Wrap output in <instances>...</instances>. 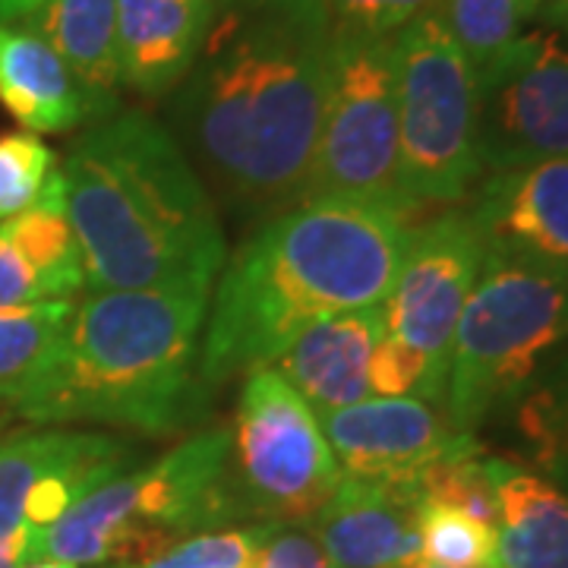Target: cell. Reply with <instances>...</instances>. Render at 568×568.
Masks as SVG:
<instances>
[{"mask_svg":"<svg viewBox=\"0 0 568 568\" xmlns=\"http://www.w3.org/2000/svg\"><path fill=\"white\" fill-rule=\"evenodd\" d=\"M335 29L323 0H231L171 104L186 159L227 203H301L320 140Z\"/></svg>","mask_w":568,"mask_h":568,"instance_id":"1","label":"cell"},{"mask_svg":"<svg viewBox=\"0 0 568 568\" xmlns=\"http://www.w3.org/2000/svg\"><path fill=\"white\" fill-rule=\"evenodd\" d=\"M407 234L402 215L338 200H301L272 215L224 265L205 310L200 379L268 366L325 316L383 304Z\"/></svg>","mask_w":568,"mask_h":568,"instance_id":"2","label":"cell"},{"mask_svg":"<svg viewBox=\"0 0 568 568\" xmlns=\"http://www.w3.org/2000/svg\"><path fill=\"white\" fill-rule=\"evenodd\" d=\"M85 287L212 291L227 244L215 203L171 130L142 111L92 123L61 164Z\"/></svg>","mask_w":568,"mask_h":568,"instance_id":"3","label":"cell"},{"mask_svg":"<svg viewBox=\"0 0 568 568\" xmlns=\"http://www.w3.org/2000/svg\"><path fill=\"white\" fill-rule=\"evenodd\" d=\"M209 291H99L67 325L61 361L17 414L29 424H121L149 436L181 429L196 405Z\"/></svg>","mask_w":568,"mask_h":568,"instance_id":"4","label":"cell"},{"mask_svg":"<svg viewBox=\"0 0 568 568\" xmlns=\"http://www.w3.org/2000/svg\"><path fill=\"white\" fill-rule=\"evenodd\" d=\"M231 429H209L159 462L133 467L85 493L61 518L36 534L32 559H63L73 566L145 562L237 518L227 484Z\"/></svg>","mask_w":568,"mask_h":568,"instance_id":"5","label":"cell"},{"mask_svg":"<svg viewBox=\"0 0 568 568\" xmlns=\"http://www.w3.org/2000/svg\"><path fill=\"white\" fill-rule=\"evenodd\" d=\"M566 342L568 272L487 250L452 342L448 424L474 433L489 414L515 405Z\"/></svg>","mask_w":568,"mask_h":568,"instance_id":"6","label":"cell"},{"mask_svg":"<svg viewBox=\"0 0 568 568\" xmlns=\"http://www.w3.org/2000/svg\"><path fill=\"white\" fill-rule=\"evenodd\" d=\"M484 256L487 244L467 212L410 227L402 268L383 301L386 328L369 361L373 395L446 402L455 328Z\"/></svg>","mask_w":568,"mask_h":568,"instance_id":"7","label":"cell"},{"mask_svg":"<svg viewBox=\"0 0 568 568\" xmlns=\"http://www.w3.org/2000/svg\"><path fill=\"white\" fill-rule=\"evenodd\" d=\"M301 200L373 205L405 219L395 36L335 32L320 140Z\"/></svg>","mask_w":568,"mask_h":568,"instance_id":"8","label":"cell"},{"mask_svg":"<svg viewBox=\"0 0 568 568\" xmlns=\"http://www.w3.org/2000/svg\"><path fill=\"white\" fill-rule=\"evenodd\" d=\"M398 145L407 203H458L477 181V73L429 10L395 32Z\"/></svg>","mask_w":568,"mask_h":568,"instance_id":"9","label":"cell"},{"mask_svg":"<svg viewBox=\"0 0 568 568\" xmlns=\"http://www.w3.org/2000/svg\"><path fill=\"white\" fill-rule=\"evenodd\" d=\"M246 373L227 458L237 515L313 525L345 474L313 407L272 366Z\"/></svg>","mask_w":568,"mask_h":568,"instance_id":"10","label":"cell"},{"mask_svg":"<svg viewBox=\"0 0 568 568\" xmlns=\"http://www.w3.org/2000/svg\"><path fill=\"white\" fill-rule=\"evenodd\" d=\"M480 168L511 171L568 155V36L534 29L477 70Z\"/></svg>","mask_w":568,"mask_h":568,"instance_id":"11","label":"cell"},{"mask_svg":"<svg viewBox=\"0 0 568 568\" xmlns=\"http://www.w3.org/2000/svg\"><path fill=\"white\" fill-rule=\"evenodd\" d=\"M123 467L126 448L102 433L39 429L0 443V549L29 562L36 534Z\"/></svg>","mask_w":568,"mask_h":568,"instance_id":"12","label":"cell"},{"mask_svg":"<svg viewBox=\"0 0 568 568\" xmlns=\"http://www.w3.org/2000/svg\"><path fill=\"white\" fill-rule=\"evenodd\" d=\"M320 426L335 462L354 480L417 484L426 467L474 443V433H458L429 402L383 398L320 414Z\"/></svg>","mask_w":568,"mask_h":568,"instance_id":"13","label":"cell"},{"mask_svg":"<svg viewBox=\"0 0 568 568\" xmlns=\"http://www.w3.org/2000/svg\"><path fill=\"white\" fill-rule=\"evenodd\" d=\"M467 215L489 253L568 272V155L489 174Z\"/></svg>","mask_w":568,"mask_h":568,"instance_id":"14","label":"cell"},{"mask_svg":"<svg viewBox=\"0 0 568 568\" xmlns=\"http://www.w3.org/2000/svg\"><path fill=\"white\" fill-rule=\"evenodd\" d=\"M417 484L342 477L313 518L332 568H407L424 559Z\"/></svg>","mask_w":568,"mask_h":568,"instance_id":"15","label":"cell"},{"mask_svg":"<svg viewBox=\"0 0 568 568\" xmlns=\"http://www.w3.org/2000/svg\"><path fill=\"white\" fill-rule=\"evenodd\" d=\"M383 328V304L345 310L304 328L268 366L313 407L316 417L342 410L373 395L369 361Z\"/></svg>","mask_w":568,"mask_h":568,"instance_id":"16","label":"cell"},{"mask_svg":"<svg viewBox=\"0 0 568 568\" xmlns=\"http://www.w3.org/2000/svg\"><path fill=\"white\" fill-rule=\"evenodd\" d=\"M82 287L80 244L63 212L58 168L39 203L0 222V310L70 301Z\"/></svg>","mask_w":568,"mask_h":568,"instance_id":"17","label":"cell"},{"mask_svg":"<svg viewBox=\"0 0 568 568\" xmlns=\"http://www.w3.org/2000/svg\"><path fill=\"white\" fill-rule=\"evenodd\" d=\"M212 17L209 0H118L121 85L145 99L178 89L200 58Z\"/></svg>","mask_w":568,"mask_h":568,"instance_id":"18","label":"cell"},{"mask_svg":"<svg viewBox=\"0 0 568 568\" xmlns=\"http://www.w3.org/2000/svg\"><path fill=\"white\" fill-rule=\"evenodd\" d=\"M487 467L499 503L489 568H568V493L508 458Z\"/></svg>","mask_w":568,"mask_h":568,"instance_id":"19","label":"cell"},{"mask_svg":"<svg viewBox=\"0 0 568 568\" xmlns=\"http://www.w3.org/2000/svg\"><path fill=\"white\" fill-rule=\"evenodd\" d=\"M0 104L26 133H67L95 121L58 51L22 22H0Z\"/></svg>","mask_w":568,"mask_h":568,"instance_id":"20","label":"cell"},{"mask_svg":"<svg viewBox=\"0 0 568 568\" xmlns=\"http://www.w3.org/2000/svg\"><path fill=\"white\" fill-rule=\"evenodd\" d=\"M17 22L58 51L85 92L95 123L118 111V0H44Z\"/></svg>","mask_w":568,"mask_h":568,"instance_id":"21","label":"cell"},{"mask_svg":"<svg viewBox=\"0 0 568 568\" xmlns=\"http://www.w3.org/2000/svg\"><path fill=\"white\" fill-rule=\"evenodd\" d=\"M73 301L0 310V402L20 407L61 361Z\"/></svg>","mask_w":568,"mask_h":568,"instance_id":"22","label":"cell"},{"mask_svg":"<svg viewBox=\"0 0 568 568\" xmlns=\"http://www.w3.org/2000/svg\"><path fill=\"white\" fill-rule=\"evenodd\" d=\"M511 407L521 448L547 480L568 493V351L544 364Z\"/></svg>","mask_w":568,"mask_h":568,"instance_id":"23","label":"cell"},{"mask_svg":"<svg viewBox=\"0 0 568 568\" xmlns=\"http://www.w3.org/2000/svg\"><path fill=\"white\" fill-rule=\"evenodd\" d=\"M544 3L547 0H436L433 13L477 70L496 51L525 36V26L540 17Z\"/></svg>","mask_w":568,"mask_h":568,"instance_id":"24","label":"cell"},{"mask_svg":"<svg viewBox=\"0 0 568 568\" xmlns=\"http://www.w3.org/2000/svg\"><path fill=\"white\" fill-rule=\"evenodd\" d=\"M420 540H424L426 562L448 568H489L493 547H496V528H489L462 508L424 499Z\"/></svg>","mask_w":568,"mask_h":568,"instance_id":"25","label":"cell"},{"mask_svg":"<svg viewBox=\"0 0 568 568\" xmlns=\"http://www.w3.org/2000/svg\"><path fill=\"white\" fill-rule=\"evenodd\" d=\"M54 174H58V155L36 133H3L0 136V222L39 203Z\"/></svg>","mask_w":568,"mask_h":568,"instance_id":"26","label":"cell"},{"mask_svg":"<svg viewBox=\"0 0 568 568\" xmlns=\"http://www.w3.org/2000/svg\"><path fill=\"white\" fill-rule=\"evenodd\" d=\"M118 568H253V528L190 534L162 556Z\"/></svg>","mask_w":568,"mask_h":568,"instance_id":"27","label":"cell"},{"mask_svg":"<svg viewBox=\"0 0 568 568\" xmlns=\"http://www.w3.org/2000/svg\"><path fill=\"white\" fill-rule=\"evenodd\" d=\"M253 568H332V562L313 525L260 521L253 528Z\"/></svg>","mask_w":568,"mask_h":568,"instance_id":"28","label":"cell"},{"mask_svg":"<svg viewBox=\"0 0 568 568\" xmlns=\"http://www.w3.org/2000/svg\"><path fill=\"white\" fill-rule=\"evenodd\" d=\"M335 32L388 39L429 13L436 0H323Z\"/></svg>","mask_w":568,"mask_h":568,"instance_id":"29","label":"cell"},{"mask_svg":"<svg viewBox=\"0 0 568 568\" xmlns=\"http://www.w3.org/2000/svg\"><path fill=\"white\" fill-rule=\"evenodd\" d=\"M44 0H0V22H17L26 13H32Z\"/></svg>","mask_w":568,"mask_h":568,"instance_id":"30","label":"cell"},{"mask_svg":"<svg viewBox=\"0 0 568 568\" xmlns=\"http://www.w3.org/2000/svg\"><path fill=\"white\" fill-rule=\"evenodd\" d=\"M540 17H544L552 29H559V32H566L568 36V0H547L544 10H540Z\"/></svg>","mask_w":568,"mask_h":568,"instance_id":"31","label":"cell"},{"mask_svg":"<svg viewBox=\"0 0 568 568\" xmlns=\"http://www.w3.org/2000/svg\"><path fill=\"white\" fill-rule=\"evenodd\" d=\"M22 568H80V566L63 562V559H32V562H26Z\"/></svg>","mask_w":568,"mask_h":568,"instance_id":"32","label":"cell"},{"mask_svg":"<svg viewBox=\"0 0 568 568\" xmlns=\"http://www.w3.org/2000/svg\"><path fill=\"white\" fill-rule=\"evenodd\" d=\"M407 568H448V566H436V562H426V559H420V562H414V566Z\"/></svg>","mask_w":568,"mask_h":568,"instance_id":"33","label":"cell"},{"mask_svg":"<svg viewBox=\"0 0 568 568\" xmlns=\"http://www.w3.org/2000/svg\"><path fill=\"white\" fill-rule=\"evenodd\" d=\"M209 3H212V7L219 10V7H224V3H231V0H209Z\"/></svg>","mask_w":568,"mask_h":568,"instance_id":"34","label":"cell"},{"mask_svg":"<svg viewBox=\"0 0 568 568\" xmlns=\"http://www.w3.org/2000/svg\"><path fill=\"white\" fill-rule=\"evenodd\" d=\"M3 426H7V417L0 414V436H3Z\"/></svg>","mask_w":568,"mask_h":568,"instance_id":"35","label":"cell"}]
</instances>
